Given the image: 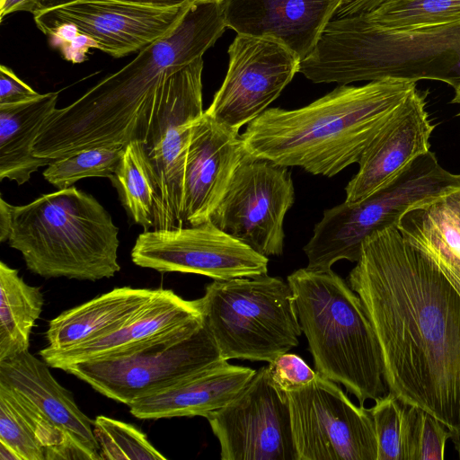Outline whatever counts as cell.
<instances>
[{"mask_svg":"<svg viewBox=\"0 0 460 460\" xmlns=\"http://www.w3.org/2000/svg\"><path fill=\"white\" fill-rule=\"evenodd\" d=\"M202 57L165 77L156 88L141 141L155 169L154 228L184 226L185 164L192 127L203 115Z\"/></svg>","mask_w":460,"mask_h":460,"instance_id":"9c48e42d","label":"cell"},{"mask_svg":"<svg viewBox=\"0 0 460 460\" xmlns=\"http://www.w3.org/2000/svg\"><path fill=\"white\" fill-rule=\"evenodd\" d=\"M455 95L452 99V102L460 105V84L454 87Z\"/></svg>","mask_w":460,"mask_h":460,"instance_id":"60d3db41","label":"cell"},{"mask_svg":"<svg viewBox=\"0 0 460 460\" xmlns=\"http://www.w3.org/2000/svg\"><path fill=\"white\" fill-rule=\"evenodd\" d=\"M206 419L222 460H296L288 396L272 384L267 367Z\"/></svg>","mask_w":460,"mask_h":460,"instance_id":"4fadbf2b","label":"cell"},{"mask_svg":"<svg viewBox=\"0 0 460 460\" xmlns=\"http://www.w3.org/2000/svg\"><path fill=\"white\" fill-rule=\"evenodd\" d=\"M199 301L203 324L225 360L269 363L299 344L303 332L295 296L279 277L214 280Z\"/></svg>","mask_w":460,"mask_h":460,"instance_id":"52a82bcc","label":"cell"},{"mask_svg":"<svg viewBox=\"0 0 460 460\" xmlns=\"http://www.w3.org/2000/svg\"><path fill=\"white\" fill-rule=\"evenodd\" d=\"M417 82L384 78L340 84L299 109H267L241 135L246 153L332 177L352 164L392 118Z\"/></svg>","mask_w":460,"mask_h":460,"instance_id":"3957f363","label":"cell"},{"mask_svg":"<svg viewBox=\"0 0 460 460\" xmlns=\"http://www.w3.org/2000/svg\"><path fill=\"white\" fill-rule=\"evenodd\" d=\"M397 228L434 261L460 295V190L411 208Z\"/></svg>","mask_w":460,"mask_h":460,"instance_id":"603a6c76","label":"cell"},{"mask_svg":"<svg viewBox=\"0 0 460 460\" xmlns=\"http://www.w3.org/2000/svg\"><path fill=\"white\" fill-rule=\"evenodd\" d=\"M245 155L241 136L204 111L193 124L187 153L181 210L184 226L210 219Z\"/></svg>","mask_w":460,"mask_h":460,"instance_id":"e0dca14e","label":"cell"},{"mask_svg":"<svg viewBox=\"0 0 460 460\" xmlns=\"http://www.w3.org/2000/svg\"><path fill=\"white\" fill-rule=\"evenodd\" d=\"M455 442V445H456V449L457 450V453H458V457L460 459V438L454 440Z\"/></svg>","mask_w":460,"mask_h":460,"instance_id":"b9f144b4","label":"cell"},{"mask_svg":"<svg viewBox=\"0 0 460 460\" xmlns=\"http://www.w3.org/2000/svg\"><path fill=\"white\" fill-rule=\"evenodd\" d=\"M267 371L272 384L285 394L305 387L317 376L301 357L288 352L269 362Z\"/></svg>","mask_w":460,"mask_h":460,"instance_id":"d6a6232c","label":"cell"},{"mask_svg":"<svg viewBox=\"0 0 460 460\" xmlns=\"http://www.w3.org/2000/svg\"><path fill=\"white\" fill-rule=\"evenodd\" d=\"M48 366L26 351L0 361V381L31 401L63 430L81 460H100L93 420L80 410L72 393L56 380Z\"/></svg>","mask_w":460,"mask_h":460,"instance_id":"ffe728a7","label":"cell"},{"mask_svg":"<svg viewBox=\"0 0 460 460\" xmlns=\"http://www.w3.org/2000/svg\"><path fill=\"white\" fill-rule=\"evenodd\" d=\"M389 0H341L332 19L367 14Z\"/></svg>","mask_w":460,"mask_h":460,"instance_id":"e575fe53","label":"cell"},{"mask_svg":"<svg viewBox=\"0 0 460 460\" xmlns=\"http://www.w3.org/2000/svg\"><path fill=\"white\" fill-rule=\"evenodd\" d=\"M441 82L447 84L453 88L460 84V58L455 66L444 76Z\"/></svg>","mask_w":460,"mask_h":460,"instance_id":"f35d334b","label":"cell"},{"mask_svg":"<svg viewBox=\"0 0 460 460\" xmlns=\"http://www.w3.org/2000/svg\"><path fill=\"white\" fill-rule=\"evenodd\" d=\"M157 289L116 288L52 319L46 332L48 348L62 349L105 335L133 317Z\"/></svg>","mask_w":460,"mask_h":460,"instance_id":"7402d4cb","label":"cell"},{"mask_svg":"<svg viewBox=\"0 0 460 460\" xmlns=\"http://www.w3.org/2000/svg\"><path fill=\"white\" fill-rule=\"evenodd\" d=\"M58 99V93L52 92L25 102L0 105V181L9 179L22 185L40 167L54 160L36 156L33 146L56 111Z\"/></svg>","mask_w":460,"mask_h":460,"instance_id":"cb8c5ba5","label":"cell"},{"mask_svg":"<svg viewBox=\"0 0 460 460\" xmlns=\"http://www.w3.org/2000/svg\"><path fill=\"white\" fill-rule=\"evenodd\" d=\"M226 28L221 1L190 6L168 34L68 106L56 109L37 137L33 154L57 159L89 147L141 140L160 83L202 57Z\"/></svg>","mask_w":460,"mask_h":460,"instance_id":"7a4b0ae2","label":"cell"},{"mask_svg":"<svg viewBox=\"0 0 460 460\" xmlns=\"http://www.w3.org/2000/svg\"><path fill=\"white\" fill-rule=\"evenodd\" d=\"M42 429L37 410L0 381V444L11 448L19 460H46Z\"/></svg>","mask_w":460,"mask_h":460,"instance_id":"4316f807","label":"cell"},{"mask_svg":"<svg viewBox=\"0 0 460 460\" xmlns=\"http://www.w3.org/2000/svg\"><path fill=\"white\" fill-rule=\"evenodd\" d=\"M126 146H102L79 150L54 159L43 172L44 179L58 190L89 177L111 178Z\"/></svg>","mask_w":460,"mask_h":460,"instance_id":"f1b7e54d","label":"cell"},{"mask_svg":"<svg viewBox=\"0 0 460 460\" xmlns=\"http://www.w3.org/2000/svg\"><path fill=\"white\" fill-rule=\"evenodd\" d=\"M341 0H221L227 28L274 40L301 60L314 49Z\"/></svg>","mask_w":460,"mask_h":460,"instance_id":"ac0fdd59","label":"cell"},{"mask_svg":"<svg viewBox=\"0 0 460 460\" xmlns=\"http://www.w3.org/2000/svg\"><path fill=\"white\" fill-rule=\"evenodd\" d=\"M43 305L40 289L0 261V361L29 351L31 330Z\"/></svg>","mask_w":460,"mask_h":460,"instance_id":"d4e9b609","label":"cell"},{"mask_svg":"<svg viewBox=\"0 0 460 460\" xmlns=\"http://www.w3.org/2000/svg\"><path fill=\"white\" fill-rule=\"evenodd\" d=\"M256 370L221 360L129 405L141 420L205 417L234 400Z\"/></svg>","mask_w":460,"mask_h":460,"instance_id":"44dd1931","label":"cell"},{"mask_svg":"<svg viewBox=\"0 0 460 460\" xmlns=\"http://www.w3.org/2000/svg\"><path fill=\"white\" fill-rule=\"evenodd\" d=\"M347 282L377 338L388 392L460 438V295L396 226L362 243Z\"/></svg>","mask_w":460,"mask_h":460,"instance_id":"6da1fadb","label":"cell"},{"mask_svg":"<svg viewBox=\"0 0 460 460\" xmlns=\"http://www.w3.org/2000/svg\"><path fill=\"white\" fill-rule=\"evenodd\" d=\"M198 320H203L199 299L186 300L171 289L158 288L141 310L116 330L66 349L46 347L40 355L49 367L63 370L78 362L122 352Z\"/></svg>","mask_w":460,"mask_h":460,"instance_id":"d6986e66","label":"cell"},{"mask_svg":"<svg viewBox=\"0 0 460 460\" xmlns=\"http://www.w3.org/2000/svg\"><path fill=\"white\" fill-rule=\"evenodd\" d=\"M287 396L296 460H376L369 409L354 404L337 383L317 373Z\"/></svg>","mask_w":460,"mask_h":460,"instance_id":"30bf717a","label":"cell"},{"mask_svg":"<svg viewBox=\"0 0 460 460\" xmlns=\"http://www.w3.org/2000/svg\"><path fill=\"white\" fill-rule=\"evenodd\" d=\"M40 93L20 79L4 65L0 66V105L14 104L37 97Z\"/></svg>","mask_w":460,"mask_h":460,"instance_id":"836d02e7","label":"cell"},{"mask_svg":"<svg viewBox=\"0 0 460 460\" xmlns=\"http://www.w3.org/2000/svg\"><path fill=\"white\" fill-rule=\"evenodd\" d=\"M451 438V432L430 413L402 403V460H443L447 441Z\"/></svg>","mask_w":460,"mask_h":460,"instance_id":"f546056e","label":"cell"},{"mask_svg":"<svg viewBox=\"0 0 460 460\" xmlns=\"http://www.w3.org/2000/svg\"><path fill=\"white\" fill-rule=\"evenodd\" d=\"M225 80L205 111L238 133L262 114L299 72L301 59L281 43L237 34L228 48Z\"/></svg>","mask_w":460,"mask_h":460,"instance_id":"5bb4252c","label":"cell"},{"mask_svg":"<svg viewBox=\"0 0 460 460\" xmlns=\"http://www.w3.org/2000/svg\"><path fill=\"white\" fill-rule=\"evenodd\" d=\"M13 205L0 197V242L8 241L13 226Z\"/></svg>","mask_w":460,"mask_h":460,"instance_id":"74e56055","label":"cell"},{"mask_svg":"<svg viewBox=\"0 0 460 460\" xmlns=\"http://www.w3.org/2000/svg\"><path fill=\"white\" fill-rule=\"evenodd\" d=\"M223 359L203 320L164 332L142 344L63 370L102 395L130 405Z\"/></svg>","mask_w":460,"mask_h":460,"instance_id":"ba28073f","label":"cell"},{"mask_svg":"<svg viewBox=\"0 0 460 460\" xmlns=\"http://www.w3.org/2000/svg\"><path fill=\"white\" fill-rule=\"evenodd\" d=\"M74 1H75V0H42V10L50 8V7H54V6H58V5H61V4H67L70 2H74Z\"/></svg>","mask_w":460,"mask_h":460,"instance_id":"ab89813d","label":"cell"},{"mask_svg":"<svg viewBox=\"0 0 460 460\" xmlns=\"http://www.w3.org/2000/svg\"><path fill=\"white\" fill-rule=\"evenodd\" d=\"M42 10V0H0L1 20L18 11L30 12L32 14Z\"/></svg>","mask_w":460,"mask_h":460,"instance_id":"d590c367","label":"cell"},{"mask_svg":"<svg viewBox=\"0 0 460 460\" xmlns=\"http://www.w3.org/2000/svg\"><path fill=\"white\" fill-rule=\"evenodd\" d=\"M118 234L102 205L70 186L13 206L8 243L34 274L96 281L120 270Z\"/></svg>","mask_w":460,"mask_h":460,"instance_id":"5b68a950","label":"cell"},{"mask_svg":"<svg viewBox=\"0 0 460 460\" xmlns=\"http://www.w3.org/2000/svg\"><path fill=\"white\" fill-rule=\"evenodd\" d=\"M460 58V22L390 29L364 16L331 20L299 73L341 85L395 78L442 81Z\"/></svg>","mask_w":460,"mask_h":460,"instance_id":"277c9868","label":"cell"},{"mask_svg":"<svg viewBox=\"0 0 460 460\" xmlns=\"http://www.w3.org/2000/svg\"><path fill=\"white\" fill-rule=\"evenodd\" d=\"M295 199L287 166L247 153L210 219L263 256L284 250V218Z\"/></svg>","mask_w":460,"mask_h":460,"instance_id":"8fae6325","label":"cell"},{"mask_svg":"<svg viewBox=\"0 0 460 460\" xmlns=\"http://www.w3.org/2000/svg\"><path fill=\"white\" fill-rule=\"evenodd\" d=\"M190 6L156 8L119 0H75L43 9L33 18L46 35L59 25H71L96 49L121 58L168 34Z\"/></svg>","mask_w":460,"mask_h":460,"instance_id":"9a60e30c","label":"cell"},{"mask_svg":"<svg viewBox=\"0 0 460 460\" xmlns=\"http://www.w3.org/2000/svg\"><path fill=\"white\" fill-rule=\"evenodd\" d=\"M377 443L376 460H402L401 427L402 402L387 393L369 409Z\"/></svg>","mask_w":460,"mask_h":460,"instance_id":"1f68e13d","label":"cell"},{"mask_svg":"<svg viewBox=\"0 0 460 460\" xmlns=\"http://www.w3.org/2000/svg\"><path fill=\"white\" fill-rule=\"evenodd\" d=\"M134 4L146 5L156 8H177L190 6L195 4L221 0H119Z\"/></svg>","mask_w":460,"mask_h":460,"instance_id":"8d00e7d4","label":"cell"},{"mask_svg":"<svg viewBox=\"0 0 460 460\" xmlns=\"http://www.w3.org/2000/svg\"><path fill=\"white\" fill-rule=\"evenodd\" d=\"M93 434L101 459L164 460L146 435L132 424L99 415L93 420Z\"/></svg>","mask_w":460,"mask_h":460,"instance_id":"4dcf8cb0","label":"cell"},{"mask_svg":"<svg viewBox=\"0 0 460 460\" xmlns=\"http://www.w3.org/2000/svg\"><path fill=\"white\" fill-rule=\"evenodd\" d=\"M362 16L390 29L453 23L460 22V0H389Z\"/></svg>","mask_w":460,"mask_h":460,"instance_id":"83f0119b","label":"cell"},{"mask_svg":"<svg viewBox=\"0 0 460 460\" xmlns=\"http://www.w3.org/2000/svg\"><path fill=\"white\" fill-rule=\"evenodd\" d=\"M434 128L426 109V95L416 88L361 155L358 171L345 188V201L368 198L430 151Z\"/></svg>","mask_w":460,"mask_h":460,"instance_id":"2e32d148","label":"cell"},{"mask_svg":"<svg viewBox=\"0 0 460 460\" xmlns=\"http://www.w3.org/2000/svg\"><path fill=\"white\" fill-rule=\"evenodd\" d=\"M110 180L117 189L128 217L141 226L144 231L154 228V207L158 187L144 142L132 140L126 145Z\"/></svg>","mask_w":460,"mask_h":460,"instance_id":"484cf974","label":"cell"},{"mask_svg":"<svg viewBox=\"0 0 460 460\" xmlns=\"http://www.w3.org/2000/svg\"><path fill=\"white\" fill-rule=\"evenodd\" d=\"M315 371L342 385L359 405L388 393L380 346L361 300L332 270L288 276Z\"/></svg>","mask_w":460,"mask_h":460,"instance_id":"8992f818","label":"cell"},{"mask_svg":"<svg viewBox=\"0 0 460 460\" xmlns=\"http://www.w3.org/2000/svg\"><path fill=\"white\" fill-rule=\"evenodd\" d=\"M132 261L160 272L193 273L214 280L267 274L269 259L217 226L211 219L140 234Z\"/></svg>","mask_w":460,"mask_h":460,"instance_id":"7c38bea8","label":"cell"}]
</instances>
